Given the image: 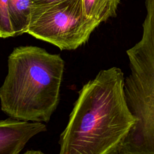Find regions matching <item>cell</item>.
Returning a JSON list of instances; mask_svg holds the SVG:
<instances>
[{
  "instance_id": "cell-1",
  "label": "cell",
  "mask_w": 154,
  "mask_h": 154,
  "mask_svg": "<svg viewBox=\"0 0 154 154\" xmlns=\"http://www.w3.org/2000/svg\"><path fill=\"white\" fill-rule=\"evenodd\" d=\"M124 81L122 69L112 67L83 85L60 136V154H119L137 122Z\"/></svg>"
},
{
  "instance_id": "cell-2",
  "label": "cell",
  "mask_w": 154,
  "mask_h": 154,
  "mask_svg": "<svg viewBox=\"0 0 154 154\" xmlns=\"http://www.w3.org/2000/svg\"><path fill=\"white\" fill-rule=\"evenodd\" d=\"M0 87L1 110L16 119L48 123L60 102L64 61L35 46L13 49Z\"/></svg>"
},
{
  "instance_id": "cell-3",
  "label": "cell",
  "mask_w": 154,
  "mask_h": 154,
  "mask_svg": "<svg viewBox=\"0 0 154 154\" xmlns=\"http://www.w3.org/2000/svg\"><path fill=\"white\" fill-rule=\"evenodd\" d=\"M146 7L142 37L126 51L130 73L124 90L137 122L119 154H154V0H146Z\"/></svg>"
},
{
  "instance_id": "cell-4",
  "label": "cell",
  "mask_w": 154,
  "mask_h": 154,
  "mask_svg": "<svg viewBox=\"0 0 154 154\" xmlns=\"http://www.w3.org/2000/svg\"><path fill=\"white\" fill-rule=\"evenodd\" d=\"M99 25L85 15L82 0H64L33 10L26 33L60 50L71 51L85 45Z\"/></svg>"
},
{
  "instance_id": "cell-5",
  "label": "cell",
  "mask_w": 154,
  "mask_h": 154,
  "mask_svg": "<svg viewBox=\"0 0 154 154\" xmlns=\"http://www.w3.org/2000/svg\"><path fill=\"white\" fill-rule=\"evenodd\" d=\"M42 122L12 117L0 120V154H17L34 136L46 131Z\"/></svg>"
},
{
  "instance_id": "cell-6",
  "label": "cell",
  "mask_w": 154,
  "mask_h": 154,
  "mask_svg": "<svg viewBox=\"0 0 154 154\" xmlns=\"http://www.w3.org/2000/svg\"><path fill=\"white\" fill-rule=\"evenodd\" d=\"M33 5L31 0H9L8 11L14 37L26 33Z\"/></svg>"
},
{
  "instance_id": "cell-7",
  "label": "cell",
  "mask_w": 154,
  "mask_h": 154,
  "mask_svg": "<svg viewBox=\"0 0 154 154\" xmlns=\"http://www.w3.org/2000/svg\"><path fill=\"white\" fill-rule=\"evenodd\" d=\"M120 0H82L85 15L99 24L116 16Z\"/></svg>"
},
{
  "instance_id": "cell-8",
  "label": "cell",
  "mask_w": 154,
  "mask_h": 154,
  "mask_svg": "<svg viewBox=\"0 0 154 154\" xmlns=\"http://www.w3.org/2000/svg\"><path fill=\"white\" fill-rule=\"evenodd\" d=\"M9 0H0V38L14 37V32L10 21L8 5Z\"/></svg>"
},
{
  "instance_id": "cell-9",
  "label": "cell",
  "mask_w": 154,
  "mask_h": 154,
  "mask_svg": "<svg viewBox=\"0 0 154 154\" xmlns=\"http://www.w3.org/2000/svg\"><path fill=\"white\" fill-rule=\"evenodd\" d=\"M33 5V10L41 9L51 6L64 0H31Z\"/></svg>"
}]
</instances>
